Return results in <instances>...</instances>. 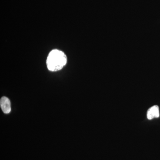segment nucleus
<instances>
[{
    "label": "nucleus",
    "mask_w": 160,
    "mask_h": 160,
    "mask_svg": "<svg viewBox=\"0 0 160 160\" xmlns=\"http://www.w3.org/2000/svg\"><path fill=\"white\" fill-rule=\"evenodd\" d=\"M67 61V57L63 52L58 49H53L48 55L46 65L50 71H57L66 66Z\"/></svg>",
    "instance_id": "f257e3e1"
},
{
    "label": "nucleus",
    "mask_w": 160,
    "mask_h": 160,
    "mask_svg": "<svg viewBox=\"0 0 160 160\" xmlns=\"http://www.w3.org/2000/svg\"><path fill=\"white\" fill-rule=\"evenodd\" d=\"M0 106L3 112L6 114L9 113L11 111V104L9 98L3 97L0 100Z\"/></svg>",
    "instance_id": "f03ea898"
},
{
    "label": "nucleus",
    "mask_w": 160,
    "mask_h": 160,
    "mask_svg": "<svg viewBox=\"0 0 160 160\" xmlns=\"http://www.w3.org/2000/svg\"><path fill=\"white\" fill-rule=\"evenodd\" d=\"M160 112L159 107L158 106H154L148 109L147 112V118L152 120L154 118L159 117Z\"/></svg>",
    "instance_id": "7ed1b4c3"
}]
</instances>
